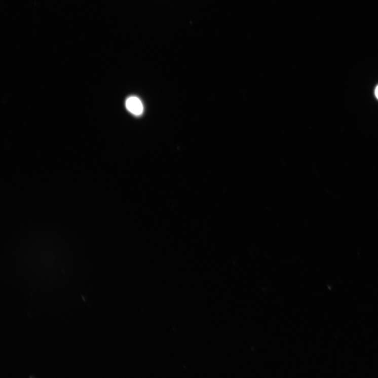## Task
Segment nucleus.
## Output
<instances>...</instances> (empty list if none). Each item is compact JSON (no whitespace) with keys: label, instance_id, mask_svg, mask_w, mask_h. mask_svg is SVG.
Wrapping results in <instances>:
<instances>
[{"label":"nucleus","instance_id":"2","mask_svg":"<svg viewBox=\"0 0 378 378\" xmlns=\"http://www.w3.org/2000/svg\"><path fill=\"white\" fill-rule=\"evenodd\" d=\"M375 95L376 97V98L378 99V85L376 87L375 90Z\"/></svg>","mask_w":378,"mask_h":378},{"label":"nucleus","instance_id":"1","mask_svg":"<svg viewBox=\"0 0 378 378\" xmlns=\"http://www.w3.org/2000/svg\"><path fill=\"white\" fill-rule=\"evenodd\" d=\"M126 106L131 113L139 116L143 112V107L141 100L137 97H130L126 101Z\"/></svg>","mask_w":378,"mask_h":378}]
</instances>
